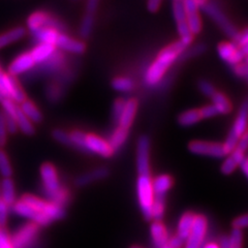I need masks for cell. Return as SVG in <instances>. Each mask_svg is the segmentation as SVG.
I'll return each instance as SVG.
<instances>
[{
	"label": "cell",
	"mask_w": 248,
	"mask_h": 248,
	"mask_svg": "<svg viewBox=\"0 0 248 248\" xmlns=\"http://www.w3.org/2000/svg\"><path fill=\"white\" fill-rule=\"evenodd\" d=\"M186 48L187 46L179 41L168 46L167 48L162 50L157 58L147 69L145 74V82L149 86H155L162 79V77H164L170 66L174 63Z\"/></svg>",
	"instance_id": "6da1fadb"
},
{
	"label": "cell",
	"mask_w": 248,
	"mask_h": 248,
	"mask_svg": "<svg viewBox=\"0 0 248 248\" xmlns=\"http://www.w3.org/2000/svg\"><path fill=\"white\" fill-rule=\"evenodd\" d=\"M69 140L72 147H76L85 152L94 153L103 157H110L113 154L106 140L95 135L85 134L81 130H73L69 133Z\"/></svg>",
	"instance_id": "7a4b0ae2"
},
{
	"label": "cell",
	"mask_w": 248,
	"mask_h": 248,
	"mask_svg": "<svg viewBox=\"0 0 248 248\" xmlns=\"http://www.w3.org/2000/svg\"><path fill=\"white\" fill-rule=\"evenodd\" d=\"M41 178L46 196L51 203L63 207L68 199L67 191L61 187L56 169L51 164H45L41 168Z\"/></svg>",
	"instance_id": "3957f363"
},
{
	"label": "cell",
	"mask_w": 248,
	"mask_h": 248,
	"mask_svg": "<svg viewBox=\"0 0 248 248\" xmlns=\"http://www.w3.org/2000/svg\"><path fill=\"white\" fill-rule=\"evenodd\" d=\"M247 116H248V103L245 99L242 103L241 107H240L238 115L235 119L234 124L230 130L229 136L226 139V142H224L223 148L226 151L227 155H229L232 150L236 149L237 144L239 139L241 138L245 133H247Z\"/></svg>",
	"instance_id": "277c9868"
},
{
	"label": "cell",
	"mask_w": 248,
	"mask_h": 248,
	"mask_svg": "<svg viewBox=\"0 0 248 248\" xmlns=\"http://www.w3.org/2000/svg\"><path fill=\"white\" fill-rule=\"evenodd\" d=\"M137 195L144 217L147 220L152 219L151 210L155 196L150 176H139L137 180Z\"/></svg>",
	"instance_id": "5b68a950"
},
{
	"label": "cell",
	"mask_w": 248,
	"mask_h": 248,
	"mask_svg": "<svg viewBox=\"0 0 248 248\" xmlns=\"http://www.w3.org/2000/svg\"><path fill=\"white\" fill-rule=\"evenodd\" d=\"M21 201L29 205L31 208H33L37 212L45 215L46 218L51 220V222L61 219L64 216V210L61 206L51 203V202H46L32 195L23 196Z\"/></svg>",
	"instance_id": "8992f818"
},
{
	"label": "cell",
	"mask_w": 248,
	"mask_h": 248,
	"mask_svg": "<svg viewBox=\"0 0 248 248\" xmlns=\"http://www.w3.org/2000/svg\"><path fill=\"white\" fill-rule=\"evenodd\" d=\"M200 9L203 10L209 17H210L213 21H215L217 24H218V26L230 37L234 38V41H236V38L240 32H238L236 27L232 24L230 20L227 18V16L224 15L222 11L219 9L218 5L212 1H207V0H205V1L200 5Z\"/></svg>",
	"instance_id": "52a82bcc"
},
{
	"label": "cell",
	"mask_w": 248,
	"mask_h": 248,
	"mask_svg": "<svg viewBox=\"0 0 248 248\" xmlns=\"http://www.w3.org/2000/svg\"><path fill=\"white\" fill-rule=\"evenodd\" d=\"M27 27L30 32H33L40 28H52L57 30L60 33L65 30L64 25L58 19L44 12H35L31 14L27 19Z\"/></svg>",
	"instance_id": "ba28073f"
},
{
	"label": "cell",
	"mask_w": 248,
	"mask_h": 248,
	"mask_svg": "<svg viewBox=\"0 0 248 248\" xmlns=\"http://www.w3.org/2000/svg\"><path fill=\"white\" fill-rule=\"evenodd\" d=\"M0 91L5 98L12 99L16 104H21L26 99V95L14 77L9 74L0 73Z\"/></svg>",
	"instance_id": "9c48e42d"
},
{
	"label": "cell",
	"mask_w": 248,
	"mask_h": 248,
	"mask_svg": "<svg viewBox=\"0 0 248 248\" xmlns=\"http://www.w3.org/2000/svg\"><path fill=\"white\" fill-rule=\"evenodd\" d=\"M208 223L203 215H196L193 226L187 239L184 242V248H202L205 244Z\"/></svg>",
	"instance_id": "30bf717a"
},
{
	"label": "cell",
	"mask_w": 248,
	"mask_h": 248,
	"mask_svg": "<svg viewBox=\"0 0 248 248\" xmlns=\"http://www.w3.org/2000/svg\"><path fill=\"white\" fill-rule=\"evenodd\" d=\"M173 16L177 24L178 33L180 35V42L188 46L193 35L190 33L187 21H186V14L182 0H174L173 1Z\"/></svg>",
	"instance_id": "8fae6325"
},
{
	"label": "cell",
	"mask_w": 248,
	"mask_h": 248,
	"mask_svg": "<svg viewBox=\"0 0 248 248\" xmlns=\"http://www.w3.org/2000/svg\"><path fill=\"white\" fill-rule=\"evenodd\" d=\"M137 170L139 176H150V140L147 136L138 140Z\"/></svg>",
	"instance_id": "7c38bea8"
},
{
	"label": "cell",
	"mask_w": 248,
	"mask_h": 248,
	"mask_svg": "<svg viewBox=\"0 0 248 248\" xmlns=\"http://www.w3.org/2000/svg\"><path fill=\"white\" fill-rule=\"evenodd\" d=\"M38 232V226L31 222L20 228L11 237L14 248H30L35 241Z\"/></svg>",
	"instance_id": "4fadbf2b"
},
{
	"label": "cell",
	"mask_w": 248,
	"mask_h": 248,
	"mask_svg": "<svg viewBox=\"0 0 248 248\" xmlns=\"http://www.w3.org/2000/svg\"><path fill=\"white\" fill-rule=\"evenodd\" d=\"M188 150L197 155H205L215 158H221L227 156L223 145L219 143L205 142V141H192L188 144Z\"/></svg>",
	"instance_id": "5bb4252c"
},
{
	"label": "cell",
	"mask_w": 248,
	"mask_h": 248,
	"mask_svg": "<svg viewBox=\"0 0 248 248\" xmlns=\"http://www.w3.org/2000/svg\"><path fill=\"white\" fill-rule=\"evenodd\" d=\"M13 210L16 214L32 220L36 226H48L49 223H51V220L46 218L45 215L37 212L23 201H19L17 203H15L13 206Z\"/></svg>",
	"instance_id": "9a60e30c"
},
{
	"label": "cell",
	"mask_w": 248,
	"mask_h": 248,
	"mask_svg": "<svg viewBox=\"0 0 248 248\" xmlns=\"http://www.w3.org/2000/svg\"><path fill=\"white\" fill-rule=\"evenodd\" d=\"M217 51H218V55L219 57L223 60L228 62V63L232 65H236L241 63L242 60L246 58L245 54L240 50L238 46L235 44H231V43H221L218 48H217Z\"/></svg>",
	"instance_id": "2e32d148"
},
{
	"label": "cell",
	"mask_w": 248,
	"mask_h": 248,
	"mask_svg": "<svg viewBox=\"0 0 248 248\" xmlns=\"http://www.w3.org/2000/svg\"><path fill=\"white\" fill-rule=\"evenodd\" d=\"M35 66V62L31 57L30 53H23L18 57H16L9 67V75L12 77H18L22 74L29 72Z\"/></svg>",
	"instance_id": "e0dca14e"
},
{
	"label": "cell",
	"mask_w": 248,
	"mask_h": 248,
	"mask_svg": "<svg viewBox=\"0 0 248 248\" xmlns=\"http://www.w3.org/2000/svg\"><path fill=\"white\" fill-rule=\"evenodd\" d=\"M55 48L63 50L68 53L76 54V55H81L86 50V46L81 41L75 40V38L64 33H59L57 41L55 43Z\"/></svg>",
	"instance_id": "ac0fdd59"
},
{
	"label": "cell",
	"mask_w": 248,
	"mask_h": 248,
	"mask_svg": "<svg viewBox=\"0 0 248 248\" xmlns=\"http://www.w3.org/2000/svg\"><path fill=\"white\" fill-rule=\"evenodd\" d=\"M108 173H110V170H108V168H97L78 177L75 183L77 186H79V187H84V186H87L95 181L105 179V178L108 176Z\"/></svg>",
	"instance_id": "d6986e66"
},
{
	"label": "cell",
	"mask_w": 248,
	"mask_h": 248,
	"mask_svg": "<svg viewBox=\"0 0 248 248\" xmlns=\"http://www.w3.org/2000/svg\"><path fill=\"white\" fill-rule=\"evenodd\" d=\"M137 110H138V103L136 99L131 98L126 100L125 107H124V110L117 122L118 127L129 130L131 124H133V121L135 119V116L137 114Z\"/></svg>",
	"instance_id": "ffe728a7"
},
{
	"label": "cell",
	"mask_w": 248,
	"mask_h": 248,
	"mask_svg": "<svg viewBox=\"0 0 248 248\" xmlns=\"http://www.w3.org/2000/svg\"><path fill=\"white\" fill-rule=\"evenodd\" d=\"M29 53L31 57L33 58L35 64L45 63L56 53V48L51 45L38 44Z\"/></svg>",
	"instance_id": "44dd1931"
},
{
	"label": "cell",
	"mask_w": 248,
	"mask_h": 248,
	"mask_svg": "<svg viewBox=\"0 0 248 248\" xmlns=\"http://www.w3.org/2000/svg\"><path fill=\"white\" fill-rule=\"evenodd\" d=\"M152 242L155 248H161L168 244L169 235L166 227L160 221H154L150 228Z\"/></svg>",
	"instance_id": "7402d4cb"
},
{
	"label": "cell",
	"mask_w": 248,
	"mask_h": 248,
	"mask_svg": "<svg viewBox=\"0 0 248 248\" xmlns=\"http://www.w3.org/2000/svg\"><path fill=\"white\" fill-rule=\"evenodd\" d=\"M26 35V29L22 26L15 27L6 32L0 34V50L5 48L6 46L19 42Z\"/></svg>",
	"instance_id": "603a6c76"
},
{
	"label": "cell",
	"mask_w": 248,
	"mask_h": 248,
	"mask_svg": "<svg viewBox=\"0 0 248 248\" xmlns=\"http://www.w3.org/2000/svg\"><path fill=\"white\" fill-rule=\"evenodd\" d=\"M173 185V180L169 175H160L152 180V188L155 197H164Z\"/></svg>",
	"instance_id": "cb8c5ba5"
},
{
	"label": "cell",
	"mask_w": 248,
	"mask_h": 248,
	"mask_svg": "<svg viewBox=\"0 0 248 248\" xmlns=\"http://www.w3.org/2000/svg\"><path fill=\"white\" fill-rule=\"evenodd\" d=\"M31 33H32L38 44H46L55 46V43L60 32L52 28H40Z\"/></svg>",
	"instance_id": "d4e9b609"
},
{
	"label": "cell",
	"mask_w": 248,
	"mask_h": 248,
	"mask_svg": "<svg viewBox=\"0 0 248 248\" xmlns=\"http://www.w3.org/2000/svg\"><path fill=\"white\" fill-rule=\"evenodd\" d=\"M195 217H196L195 214L191 213V212H187V213H185V214L182 215L179 222H178L177 236L181 238L184 242H185V240L187 239L189 232L192 229Z\"/></svg>",
	"instance_id": "484cf974"
},
{
	"label": "cell",
	"mask_w": 248,
	"mask_h": 248,
	"mask_svg": "<svg viewBox=\"0 0 248 248\" xmlns=\"http://www.w3.org/2000/svg\"><path fill=\"white\" fill-rule=\"evenodd\" d=\"M19 108L32 123H40L43 120V115L41 111L38 110V108L31 100L25 99L24 102L20 104Z\"/></svg>",
	"instance_id": "4316f807"
},
{
	"label": "cell",
	"mask_w": 248,
	"mask_h": 248,
	"mask_svg": "<svg viewBox=\"0 0 248 248\" xmlns=\"http://www.w3.org/2000/svg\"><path fill=\"white\" fill-rule=\"evenodd\" d=\"M127 137H128V130L126 129L118 127L114 131L112 136L110 137V139H108V141H107L108 146H110V148L112 149L113 153L121 148V147L124 145V143L126 142Z\"/></svg>",
	"instance_id": "83f0119b"
},
{
	"label": "cell",
	"mask_w": 248,
	"mask_h": 248,
	"mask_svg": "<svg viewBox=\"0 0 248 248\" xmlns=\"http://www.w3.org/2000/svg\"><path fill=\"white\" fill-rule=\"evenodd\" d=\"M212 98V105L216 108L217 113L221 115L229 114L232 110V105L230 103L229 98L222 94L220 92H215V94L211 97Z\"/></svg>",
	"instance_id": "f1b7e54d"
},
{
	"label": "cell",
	"mask_w": 248,
	"mask_h": 248,
	"mask_svg": "<svg viewBox=\"0 0 248 248\" xmlns=\"http://www.w3.org/2000/svg\"><path fill=\"white\" fill-rule=\"evenodd\" d=\"M1 199L9 206L16 203L15 184L11 178H4L1 183Z\"/></svg>",
	"instance_id": "f546056e"
},
{
	"label": "cell",
	"mask_w": 248,
	"mask_h": 248,
	"mask_svg": "<svg viewBox=\"0 0 248 248\" xmlns=\"http://www.w3.org/2000/svg\"><path fill=\"white\" fill-rule=\"evenodd\" d=\"M199 110H188L178 116V124L182 127H190L201 120Z\"/></svg>",
	"instance_id": "4dcf8cb0"
},
{
	"label": "cell",
	"mask_w": 248,
	"mask_h": 248,
	"mask_svg": "<svg viewBox=\"0 0 248 248\" xmlns=\"http://www.w3.org/2000/svg\"><path fill=\"white\" fill-rule=\"evenodd\" d=\"M16 122H17L18 129H20L24 135L32 136L34 134L35 129L33 123L20 111V108L17 111V114H16Z\"/></svg>",
	"instance_id": "1f68e13d"
},
{
	"label": "cell",
	"mask_w": 248,
	"mask_h": 248,
	"mask_svg": "<svg viewBox=\"0 0 248 248\" xmlns=\"http://www.w3.org/2000/svg\"><path fill=\"white\" fill-rule=\"evenodd\" d=\"M94 16L95 15L85 13L84 17L81 21L79 34L82 38H84V40L88 38L92 33L93 26H94Z\"/></svg>",
	"instance_id": "d6a6232c"
},
{
	"label": "cell",
	"mask_w": 248,
	"mask_h": 248,
	"mask_svg": "<svg viewBox=\"0 0 248 248\" xmlns=\"http://www.w3.org/2000/svg\"><path fill=\"white\" fill-rule=\"evenodd\" d=\"M112 87L116 91L127 93L134 89V83L130 79H128V78L119 77L115 78L112 81Z\"/></svg>",
	"instance_id": "836d02e7"
},
{
	"label": "cell",
	"mask_w": 248,
	"mask_h": 248,
	"mask_svg": "<svg viewBox=\"0 0 248 248\" xmlns=\"http://www.w3.org/2000/svg\"><path fill=\"white\" fill-rule=\"evenodd\" d=\"M165 198L164 197H154V202L152 205L151 216L155 221H159L165 214Z\"/></svg>",
	"instance_id": "e575fe53"
},
{
	"label": "cell",
	"mask_w": 248,
	"mask_h": 248,
	"mask_svg": "<svg viewBox=\"0 0 248 248\" xmlns=\"http://www.w3.org/2000/svg\"><path fill=\"white\" fill-rule=\"evenodd\" d=\"M0 174L4 178H11L13 174V168L7 154L3 149L0 148Z\"/></svg>",
	"instance_id": "d590c367"
},
{
	"label": "cell",
	"mask_w": 248,
	"mask_h": 248,
	"mask_svg": "<svg viewBox=\"0 0 248 248\" xmlns=\"http://www.w3.org/2000/svg\"><path fill=\"white\" fill-rule=\"evenodd\" d=\"M186 21H187V25L189 28L190 33L192 35L199 34L202 30V20L200 17V14H192V15H186Z\"/></svg>",
	"instance_id": "8d00e7d4"
},
{
	"label": "cell",
	"mask_w": 248,
	"mask_h": 248,
	"mask_svg": "<svg viewBox=\"0 0 248 248\" xmlns=\"http://www.w3.org/2000/svg\"><path fill=\"white\" fill-rule=\"evenodd\" d=\"M0 103H1L2 106V113L5 116H10V117L16 118V114H17V111L19 110V107L17 106V104L14 103L10 98H4Z\"/></svg>",
	"instance_id": "74e56055"
},
{
	"label": "cell",
	"mask_w": 248,
	"mask_h": 248,
	"mask_svg": "<svg viewBox=\"0 0 248 248\" xmlns=\"http://www.w3.org/2000/svg\"><path fill=\"white\" fill-rule=\"evenodd\" d=\"M238 165H239L238 161L229 154L228 157L224 159L223 164L221 165V168H220L221 173L223 175H231L237 169Z\"/></svg>",
	"instance_id": "f35d334b"
},
{
	"label": "cell",
	"mask_w": 248,
	"mask_h": 248,
	"mask_svg": "<svg viewBox=\"0 0 248 248\" xmlns=\"http://www.w3.org/2000/svg\"><path fill=\"white\" fill-rule=\"evenodd\" d=\"M229 243H230V248H242V243H243L242 231L234 229V231L232 232V234L229 238Z\"/></svg>",
	"instance_id": "ab89813d"
},
{
	"label": "cell",
	"mask_w": 248,
	"mask_h": 248,
	"mask_svg": "<svg viewBox=\"0 0 248 248\" xmlns=\"http://www.w3.org/2000/svg\"><path fill=\"white\" fill-rule=\"evenodd\" d=\"M198 87H199L202 94H204L205 96H208V97H212L215 94V92H216V90H215L214 86L212 85V83L207 81V80H201V81H199Z\"/></svg>",
	"instance_id": "60d3db41"
},
{
	"label": "cell",
	"mask_w": 248,
	"mask_h": 248,
	"mask_svg": "<svg viewBox=\"0 0 248 248\" xmlns=\"http://www.w3.org/2000/svg\"><path fill=\"white\" fill-rule=\"evenodd\" d=\"M52 137L55 141H57L60 144H63L66 146H71V140H69V134L66 133L63 129H54L52 133Z\"/></svg>",
	"instance_id": "b9f144b4"
},
{
	"label": "cell",
	"mask_w": 248,
	"mask_h": 248,
	"mask_svg": "<svg viewBox=\"0 0 248 248\" xmlns=\"http://www.w3.org/2000/svg\"><path fill=\"white\" fill-rule=\"evenodd\" d=\"M125 103L126 100L123 98H118L115 100V103L113 105V117L116 122H118L120 116L124 110V107H125Z\"/></svg>",
	"instance_id": "7bdbcfd3"
},
{
	"label": "cell",
	"mask_w": 248,
	"mask_h": 248,
	"mask_svg": "<svg viewBox=\"0 0 248 248\" xmlns=\"http://www.w3.org/2000/svg\"><path fill=\"white\" fill-rule=\"evenodd\" d=\"M7 141V129L5 125L4 115L2 112H0V148L6 144Z\"/></svg>",
	"instance_id": "ee69618b"
},
{
	"label": "cell",
	"mask_w": 248,
	"mask_h": 248,
	"mask_svg": "<svg viewBox=\"0 0 248 248\" xmlns=\"http://www.w3.org/2000/svg\"><path fill=\"white\" fill-rule=\"evenodd\" d=\"M199 111H200V115H201V118H202V119L213 118V117H215V116L218 115V113H217L216 108H214L213 105L203 107V108H202L201 110H199Z\"/></svg>",
	"instance_id": "f6af8a7d"
},
{
	"label": "cell",
	"mask_w": 248,
	"mask_h": 248,
	"mask_svg": "<svg viewBox=\"0 0 248 248\" xmlns=\"http://www.w3.org/2000/svg\"><path fill=\"white\" fill-rule=\"evenodd\" d=\"M9 205L0 198V227L4 226L7 221V216H9Z\"/></svg>",
	"instance_id": "bcb514c9"
},
{
	"label": "cell",
	"mask_w": 248,
	"mask_h": 248,
	"mask_svg": "<svg viewBox=\"0 0 248 248\" xmlns=\"http://www.w3.org/2000/svg\"><path fill=\"white\" fill-rule=\"evenodd\" d=\"M0 248H14L10 235L3 229H0Z\"/></svg>",
	"instance_id": "7dc6e473"
},
{
	"label": "cell",
	"mask_w": 248,
	"mask_h": 248,
	"mask_svg": "<svg viewBox=\"0 0 248 248\" xmlns=\"http://www.w3.org/2000/svg\"><path fill=\"white\" fill-rule=\"evenodd\" d=\"M4 115V114H3ZM4 120H5V125L7 129V134H16L18 130L17 126V122H16V118L10 117V116H5L4 115Z\"/></svg>",
	"instance_id": "c3c4849f"
},
{
	"label": "cell",
	"mask_w": 248,
	"mask_h": 248,
	"mask_svg": "<svg viewBox=\"0 0 248 248\" xmlns=\"http://www.w3.org/2000/svg\"><path fill=\"white\" fill-rule=\"evenodd\" d=\"M236 46L238 48H244V46H248V33L247 30L245 29L242 33H239V35L236 38Z\"/></svg>",
	"instance_id": "681fc988"
},
{
	"label": "cell",
	"mask_w": 248,
	"mask_h": 248,
	"mask_svg": "<svg viewBox=\"0 0 248 248\" xmlns=\"http://www.w3.org/2000/svg\"><path fill=\"white\" fill-rule=\"evenodd\" d=\"M248 224V218H247V215H242V216H239L238 218H236L232 222V226H234V229L236 230H240L241 231L242 229L246 228Z\"/></svg>",
	"instance_id": "f907efd6"
},
{
	"label": "cell",
	"mask_w": 248,
	"mask_h": 248,
	"mask_svg": "<svg viewBox=\"0 0 248 248\" xmlns=\"http://www.w3.org/2000/svg\"><path fill=\"white\" fill-rule=\"evenodd\" d=\"M234 66H235L234 71H235L236 75L246 79V78H247V64H246V62H241V63L236 64Z\"/></svg>",
	"instance_id": "816d5d0a"
},
{
	"label": "cell",
	"mask_w": 248,
	"mask_h": 248,
	"mask_svg": "<svg viewBox=\"0 0 248 248\" xmlns=\"http://www.w3.org/2000/svg\"><path fill=\"white\" fill-rule=\"evenodd\" d=\"M99 3V0H87L86 2V13L95 15L97 11V6Z\"/></svg>",
	"instance_id": "f5cc1de1"
},
{
	"label": "cell",
	"mask_w": 248,
	"mask_h": 248,
	"mask_svg": "<svg viewBox=\"0 0 248 248\" xmlns=\"http://www.w3.org/2000/svg\"><path fill=\"white\" fill-rule=\"evenodd\" d=\"M168 245L170 248H181L184 245V241L181 238H179L176 235L169 240Z\"/></svg>",
	"instance_id": "db71d44e"
},
{
	"label": "cell",
	"mask_w": 248,
	"mask_h": 248,
	"mask_svg": "<svg viewBox=\"0 0 248 248\" xmlns=\"http://www.w3.org/2000/svg\"><path fill=\"white\" fill-rule=\"evenodd\" d=\"M161 4V0H148L147 2V9L150 13H156Z\"/></svg>",
	"instance_id": "11a10c76"
},
{
	"label": "cell",
	"mask_w": 248,
	"mask_h": 248,
	"mask_svg": "<svg viewBox=\"0 0 248 248\" xmlns=\"http://www.w3.org/2000/svg\"><path fill=\"white\" fill-rule=\"evenodd\" d=\"M247 147H248V139H247V133H245L241 138L239 139L236 148L245 152L246 149H247Z\"/></svg>",
	"instance_id": "9f6ffc18"
},
{
	"label": "cell",
	"mask_w": 248,
	"mask_h": 248,
	"mask_svg": "<svg viewBox=\"0 0 248 248\" xmlns=\"http://www.w3.org/2000/svg\"><path fill=\"white\" fill-rule=\"evenodd\" d=\"M238 167H240V169H241L243 174L247 177L248 176V160H247L246 157L241 162H240V164L238 165Z\"/></svg>",
	"instance_id": "6f0895ef"
},
{
	"label": "cell",
	"mask_w": 248,
	"mask_h": 248,
	"mask_svg": "<svg viewBox=\"0 0 248 248\" xmlns=\"http://www.w3.org/2000/svg\"><path fill=\"white\" fill-rule=\"evenodd\" d=\"M219 247L220 248H230V243H229V238L228 237H223L221 239Z\"/></svg>",
	"instance_id": "680465c9"
},
{
	"label": "cell",
	"mask_w": 248,
	"mask_h": 248,
	"mask_svg": "<svg viewBox=\"0 0 248 248\" xmlns=\"http://www.w3.org/2000/svg\"><path fill=\"white\" fill-rule=\"evenodd\" d=\"M202 248H220V247L218 244H216L214 242H209V243L204 244L203 246H202Z\"/></svg>",
	"instance_id": "91938a15"
},
{
	"label": "cell",
	"mask_w": 248,
	"mask_h": 248,
	"mask_svg": "<svg viewBox=\"0 0 248 248\" xmlns=\"http://www.w3.org/2000/svg\"><path fill=\"white\" fill-rule=\"evenodd\" d=\"M5 97L3 96V94L1 93V91H0V102H1V100H3Z\"/></svg>",
	"instance_id": "94428289"
},
{
	"label": "cell",
	"mask_w": 248,
	"mask_h": 248,
	"mask_svg": "<svg viewBox=\"0 0 248 248\" xmlns=\"http://www.w3.org/2000/svg\"><path fill=\"white\" fill-rule=\"evenodd\" d=\"M161 248H170V246H169V245L167 244L166 246H164V247H161Z\"/></svg>",
	"instance_id": "6125c7cd"
},
{
	"label": "cell",
	"mask_w": 248,
	"mask_h": 248,
	"mask_svg": "<svg viewBox=\"0 0 248 248\" xmlns=\"http://www.w3.org/2000/svg\"><path fill=\"white\" fill-rule=\"evenodd\" d=\"M131 248H141V247H138V246H134V247H131Z\"/></svg>",
	"instance_id": "be15d7a7"
},
{
	"label": "cell",
	"mask_w": 248,
	"mask_h": 248,
	"mask_svg": "<svg viewBox=\"0 0 248 248\" xmlns=\"http://www.w3.org/2000/svg\"><path fill=\"white\" fill-rule=\"evenodd\" d=\"M1 72H2V71H1V67H0V73H1Z\"/></svg>",
	"instance_id": "e7e4bbea"
},
{
	"label": "cell",
	"mask_w": 248,
	"mask_h": 248,
	"mask_svg": "<svg viewBox=\"0 0 248 248\" xmlns=\"http://www.w3.org/2000/svg\"><path fill=\"white\" fill-rule=\"evenodd\" d=\"M0 229H1V227H0Z\"/></svg>",
	"instance_id": "03108f58"
}]
</instances>
